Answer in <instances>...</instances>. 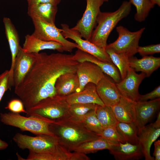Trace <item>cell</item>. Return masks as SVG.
Listing matches in <instances>:
<instances>
[{
    "label": "cell",
    "mask_w": 160,
    "mask_h": 160,
    "mask_svg": "<svg viewBox=\"0 0 160 160\" xmlns=\"http://www.w3.org/2000/svg\"><path fill=\"white\" fill-rule=\"evenodd\" d=\"M104 2H105V1H108V0H103Z\"/></svg>",
    "instance_id": "cell-42"
},
{
    "label": "cell",
    "mask_w": 160,
    "mask_h": 160,
    "mask_svg": "<svg viewBox=\"0 0 160 160\" xmlns=\"http://www.w3.org/2000/svg\"><path fill=\"white\" fill-rule=\"evenodd\" d=\"M160 135V112L158 114L156 121L139 129L138 137L145 160H154L150 153V149L153 143Z\"/></svg>",
    "instance_id": "cell-12"
},
{
    "label": "cell",
    "mask_w": 160,
    "mask_h": 160,
    "mask_svg": "<svg viewBox=\"0 0 160 160\" xmlns=\"http://www.w3.org/2000/svg\"><path fill=\"white\" fill-rule=\"evenodd\" d=\"M5 108L14 113H26L27 112L22 101L17 99H13L9 101Z\"/></svg>",
    "instance_id": "cell-35"
},
{
    "label": "cell",
    "mask_w": 160,
    "mask_h": 160,
    "mask_svg": "<svg viewBox=\"0 0 160 160\" xmlns=\"http://www.w3.org/2000/svg\"><path fill=\"white\" fill-rule=\"evenodd\" d=\"M154 4H157L159 6H160V0H150Z\"/></svg>",
    "instance_id": "cell-41"
},
{
    "label": "cell",
    "mask_w": 160,
    "mask_h": 160,
    "mask_svg": "<svg viewBox=\"0 0 160 160\" xmlns=\"http://www.w3.org/2000/svg\"><path fill=\"white\" fill-rule=\"evenodd\" d=\"M154 149L153 155L155 160H160V140L155 141L154 143Z\"/></svg>",
    "instance_id": "cell-39"
},
{
    "label": "cell",
    "mask_w": 160,
    "mask_h": 160,
    "mask_svg": "<svg viewBox=\"0 0 160 160\" xmlns=\"http://www.w3.org/2000/svg\"><path fill=\"white\" fill-rule=\"evenodd\" d=\"M129 1L136 8V12L134 17L135 20L140 22L145 20L155 5L150 0H129Z\"/></svg>",
    "instance_id": "cell-31"
},
{
    "label": "cell",
    "mask_w": 160,
    "mask_h": 160,
    "mask_svg": "<svg viewBox=\"0 0 160 160\" xmlns=\"http://www.w3.org/2000/svg\"><path fill=\"white\" fill-rule=\"evenodd\" d=\"M11 89L9 71L6 70L0 74V102L5 92Z\"/></svg>",
    "instance_id": "cell-34"
},
{
    "label": "cell",
    "mask_w": 160,
    "mask_h": 160,
    "mask_svg": "<svg viewBox=\"0 0 160 160\" xmlns=\"http://www.w3.org/2000/svg\"><path fill=\"white\" fill-rule=\"evenodd\" d=\"M36 58L34 53L25 52L20 46L13 69V86H18L30 71Z\"/></svg>",
    "instance_id": "cell-14"
},
{
    "label": "cell",
    "mask_w": 160,
    "mask_h": 160,
    "mask_svg": "<svg viewBox=\"0 0 160 160\" xmlns=\"http://www.w3.org/2000/svg\"><path fill=\"white\" fill-rule=\"evenodd\" d=\"M65 96L56 95L40 101L27 111L26 116L49 123L70 117Z\"/></svg>",
    "instance_id": "cell-4"
},
{
    "label": "cell",
    "mask_w": 160,
    "mask_h": 160,
    "mask_svg": "<svg viewBox=\"0 0 160 160\" xmlns=\"http://www.w3.org/2000/svg\"><path fill=\"white\" fill-rule=\"evenodd\" d=\"M118 143L108 140L100 136L98 138L83 143L73 148L72 151L87 154L99 150H110Z\"/></svg>",
    "instance_id": "cell-26"
},
{
    "label": "cell",
    "mask_w": 160,
    "mask_h": 160,
    "mask_svg": "<svg viewBox=\"0 0 160 160\" xmlns=\"http://www.w3.org/2000/svg\"><path fill=\"white\" fill-rule=\"evenodd\" d=\"M73 118L80 122L88 129L98 135L103 129L96 116L95 108L80 117Z\"/></svg>",
    "instance_id": "cell-30"
},
{
    "label": "cell",
    "mask_w": 160,
    "mask_h": 160,
    "mask_svg": "<svg viewBox=\"0 0 160 160\" xmlns=\"http://www.w3.org/2000/svg\"><path fill=\"white\" fill-rule=\"evenodd\" d=\"M129 66L136 72L145 73L146 77L150 76L152 73L160 66V57L145 56L140 59L132 57H130Z\"/></svg>",
    "instance_id": "cell-25"
},
{
    "label": "cell",
    "mask_w": 160,
    "mask_h": 160,
    "mask_svg": "<svg viewBox=\"0 0 160 160\" xmlns=\"http://www.w3.org/2000/svg\"><path fill=\"white\" fill-rule=\"evenodd\" d=\"M73 55L75 59L79 63L87 61L96 65L104 73L111 77L116 83L121 80L120 74L113 63L100 60L94 56L78 49Z\"/></svg>",
    "instance_id": "cell-19"
},
{
    "label": "cell",
    "mask_w": 160,
    "mask_h": 160,
    "mask_svg": "<svg viewBox=\"0 0 160 160\" xmlns=\"http://www.w3.org/2000/svg\"><path fill=\"white\" fill-rule=\"evenodd\" d=\"M61 33L64 37L71 39L77 44V48L88 53L102 61L112 63L105 50L102 49L89 40L83 39L77 32L66 24H61Z\"/></svg>",
    "instance_id": "cell-10"
},
{
    "label": "cell",
    "mask_w": 160,
    "mask_h": 160,
    "mask_svg": "<svg viewBox=\"0 0 160 160\" xmlns=\"http://www.w3.org/2000/svg\"><path fill=\"white\" fill-rule=\"evenodd\" d=\"M57 11V5L56 4L40 3L28 6L27 14L31 18L39 17L49 23L55 24Z\"/></svg>",
    "instance_id": "cell-23"
},
{
    "label": "cell",
    "mask_w": 160,
    "mask_h": 160,
    "mask_svg": "<svg viewBox=\"0 0 160 160\" xmlns=\"http://www.w3.org/2000/svg\"><path fill=\"white\" fill-rule=\"evenodd\" d=\"M34 26L32 34L38 38L46 41H54L62 44L64 51L71 52L77 48V44L65 38L61 33L62 30L57 28L55 24L49 23L37 17L31 18Z\"/></svg>",
    "instance_id": "cell-7"
},
{
    "label": "cell",
    "mask_w": 160,
    "mask_h": 160,
    "mask_svg": "<svg viewBox=\"0 0 160 160\" xmlns=\"http://www.w3.org/2000/svg\"><path fill=\"white\" fill-rule=\"evenodd\" d=\"M160 98V86L156 87L151 92L144 95H140L138 101H147Z\"/></svg>",
    "instance_id": "cell-37"
},
{
    "label": "cell",
    "mask_w": 160,
    "mask_h": 160,
    "mask_svg": "<svg viewBox=\"0 0 160 160\" xmlns=\"http://www.w3.org/2000/svg\"><path fill=\"white\" fill-rule=\"evenodd\" d=\"M116 128L126 142L133 145L139 144V129L135 122L130 123L119 122Z\"/></svg>",
    "instance_id": "cell-28"
},
{
    "label": "cell",
    "mask_w": 160,
    "mask_h": 160,
    "mask_svg": "<svg viewBox=\"0 0 160 160\" xmlns=\"http://www.w3.org/2000/svg\"><path fill=\"white\" fill-rule=\"evenodd\" d=\"M22 48L25 52L38 53L42 50H56L60 52L64 51L63 45L59 43L54 41H46L35 37L32 34H27Z\"/></svg>",
    "instance_id": "cell-20"
},
{
    "label": "cell",
    "mask_w": 160,
    "mask_h": 160,
    "mask_svg": "<svg viewBox=\"0 0 160 160\" xmlns=\"http://www.w3.org/2000/svg\"><path fill=\"white\" fill-rule=\"evenodd\" d=\"M94 103H76L69 105L70 117L77 118L80 117L90 111L95 109L97 105Z\"/></svg>",
    "instance_id": "cell-32"
},
{
    "label": "cell",
    "mask_w": 160,
    "mask_h": 160,
    "mask_svg": "<svg viewBox=\"0 0 160 160\" xmlns=\"http://www.w3.org/2000/svg\"><path fill=\"white\" fill-rule=\"evenodd\" d=\"M13 140L21 149L36 153H55L65 147L56 137L45 134L33 137L17 133Z\"/></svg>",
    "instance_id": "cell-5"
},
{
    "label": "cell",
    "mask_w": 160,
    "mask_h": 160,
    "mask_svg": "<svg viewBox=\"0 0 160 160\" xmlns=\"http://www.w3.org/2000/svg\"><path fill=\"white\" fill-rule=\"evenodd\" d=\"M49 128L60 144L71 151L80 145L100 137L71 117L51 122Z\"/></svg>",
    "instance_id": "cell-2"
},
{
    "label": "cell",
    "mask_w": 160,
    "mask_h": 160,
    "mask_svg": "<svg viewBox=\"0 0 160 160\" xmlns=\"http://www.w3.org/2000/svg\"><path fill=\"white\" fill-rule=\"evenodd\" d=\"M3 22L6 36L8 42L11 54V65L9 71L10 80L11 82H12L14 63L20 46V40L18 33L11 19L7 17H4Z\"/></svg>",
    "instance_id": "cell-21"
},
{
    "label": "cell",
    "mask_w": 160,
    "mask_h": 160,
    "mask_svg": "<svg viewBox=\"0 0 160 160\" xmlns=\"http://www.w3.org/2000/svg\"><path fill=\"white\" fill-rule=\"evenodd\" d=\"M96 89L99 97L107 106L117 104L121 96L116 84L105 76L96 85Z\"/></svg>",
    "instance_id": "cell-16"
},
{
    "label": "cell",
    "mask_w": 160,
    "mask_h": 160,
    "mask_svg": "<svg viewBox=\"0 0 160 160\" xmlns=\"http://www.w3.org/2000/svg\"><path fill=\"white\" fill-rule=\"evenodd\" d=\"M116 160H139L144 157L140 145H133L127 142L118 143L109 150Z\"/></svg>",
    "instance_id": "cell-18"
},
{
    "label": "cell",
    "mask_w": 160,
    "mask_h": 160,
    "mask_svg": "<svg viewBox=\"0 0 160 160\" xmlns=\"http://www.w3.org/2000/svg\"><path fill=\"white\" fill-rule=\"evenodd\" d=\"M28 6L40 3H51L57 5L61 0H26Z\"/></svg>",
    "instance_id": "cell-38"
},
{
    "label": "cell",
    "mask_w": 160,
    "mask_h": 160,
    "mask_svg": "<svg viewBox=\"0 0 160 160\" xmlns=\"http://www.w3.org/2000/svg\"><path fill=\"white\" fill-rule=\"evenodd\" d=\"M137 52L143 57L160 52V44H152L145 46H138Z\"/></svg>",
    "instance_id": "cell-36"
},
{
    "label": "cell",
    "mask_w": 160,
    "mask_h": 160,
    "mask_svg": "<svg viewBox=\"0 0 160 160\" xmlns=\"http://www.w3.org/2000/svg\"><path fill=\"white\" fill-rule=\"evenodd\" d=\"M135 122L139 129L149 122L159 109L160 98L149 101L135 102Z\"/></svg>",
    "instance_id": "cell-15"
},
{
    "label": "cell",
    "mask_w": 160,
    "mask_h": 160,
    "mask_svg": "<svg viewBox=\"0 0 160 160\" xmlns=\"http://www.w3.org/2000/svg\"><path fill=\"white\" fill-rule=\"evenodd\" d=\"M0 120L3 124L28 131L36 135L45 134L55 136L49 128V123L31 117L24 116L19 113H0Z\"/></svg>",
    "instance_id": "cell-6"
},
{
    "label": "cell",
    "mask_w": 160,
    "mask_h": 160,
    "mask_svg": "<svg viewBox=\"0 0 160 160\" xmlns=\"http://www.w3.org/2000/svg\"><path fill=\"white\" fill-rule=\"evenodd\" d=\"M131 4L124 1L116 11L112 12H102L98 14L97 25L93 30L89 40L98 47L105 50L108 38L118 23L127 17L130 12Z\"/></svg>",
    "instance_id": "cell-3"
},
{
    "label": "cell",
    "mask_w": 160,
    "mask_h": 160,
    "mask_svg": "<svg viewBox=\"0 0 160 160\" xmlns=\"http://www.w3.org/2000/svg\"><path fill=\"white\" fill-rule=\"evenodd\" d=\"M86 9L81 18L71 29L78 33L84 39L89 41L96 22L103 0H86Z\"/></svg>",
    "instance_id": "cell-9"
},
{
    "label": "cell",
    "mask_w": 160,
    "mask_h": 160,
    "mask_svg": "<svg viewBox=\"0 0 160 160\" xmlns=\"http://www.w3.org/2000/svg\"><path fill=\"white\" fill-rule=\"evenodd\" d=\"M65 97L69 105L76 103H92L105 105L97 94L96 85L92 83L87 84L80 92L71 93Z\"/></svg>",
    "instance_id": "cell-17"
},
{
    "label": "cell",
    "mask_w": 160,
    "mask_h": 160,
    "mask_svg": "<svg viewBox=\"0 0 160 160\" xmlns=\"http://www.w3.org/2000/svg\"><path fill=\"white\" fill-rule=\"evenodd\" d=\"M98 135L116 143H124L126 142L124 138L118 131L116 127H109L103 129Z\"/></svg>",
    "instance_id": "cell-33"
},
{
    "label": "cell",
    "mask_w": 160,
    "mask_h": 160,
    "mask_svg": "<svg viewBox=\"0 0 160 160\" xmlns=\"http://www.w3.org/2000/svg\"><path fill=\"white\" fill-rule=\"evenodd\" d=\"M95 112L103 129L109 127H116L119 122L110 106L97 105Z\"/></svg>",
    "instance_id": "cell-27"
},
{
    "label": "cell",
    "mask_w": 160,
    "mask_h": 160,
    "mask_svg": "<svg viewBox=\"0 0 160 160\" xmlns=\"http://www.w3.org/2000/svg\"><path fill=\"white\" fill-rule=\"evenodd\" d=\"M8 146V144L6 142L0 139V150L5 149Z\"/></svg>",
    "instance_id": "cell-40"
},
{
    "label": "cell",
    "mask_w": 160,
    "mask_h": 160,
    "mask_svg": "<svg viewBox=\"0 0 160 160\" xmlns=\"http://www.w3.org/2000/svg\"><path fill=\"white\" fill-rule=\"evenodd\" d=\"M135 102L121 96L119 101L111 107L119 122L130 123L135 120Z\"/></svg>",
    "instance_id": "cell-22"
},
{
    "label": "cell",
    "mask_w": 160,
    "mask_h": 160,
    "mask_svg": "<svg viewBox=\"0 0 160 160\" xmlns=\"http://www.w3.org/2000/svg\"><path fill=\"white\" fill-rule=\"evenodd\" d=\"M105 51L108 55L112 62L119 70L121 79L126 76L129 66V57L127 55L115 52L112 49L106 47Z\"/></svg>",
    "instance_id": "cell-29"
},
{
    "label": "cell",
    "mask_w": 160,
    "mask_h": 160,
    "mask_svg": "<svg viewBox=\"0 0 160 160\" xmlns=\"http://www.w3.org/2000/svg\"><path fill=\"white\" fill-rule=\"evenodd\" d=\"M35 60L14 92L26 111L41 100L57 95L55 84L63 74L75 73L79 62L74 55L62 53H34Z\"/></svg>",
    "instance_id": "cell-1"
},
{
    "label": "cell",
    "mask_w": 160,
    "mask_h": 160,
    "mask_svg": "<svg viewBox=\"0 0 160 160\" xmlns=\"http://www.w3.org/2000/svg\"><path fill=\"white\" fill-rule=\"evenodd\" d=\"M145 29L143 27L133 32L122 26H118L116 28L118 38L107 46L117 53L125 55L129 58L133 57L137 53L139 41Z\"/></svg>",
    "instance_id": "cell-8"
},
{
    "label": "cell",
    "mask_w": 160,
    "mask_h": 160,
    "mask_svg": "<svg viewBox=\"0 0 160 160\" xmlns=\"http://www.w3.org/2000/svg\"><path fill=\"white\" fill-rule=\"evenodd\" d=\"M76 73L79 78V86L75 92L82 91L88 83H93L96 85L105 76L97 65L87 61L79 63Z\"/></svg>",
    "instance_id": "cell-13"
},
{
    "label": "cell",
    "mask_w": 160,
    "mask_h": 160,
    "mask_svg": "<svg viewBox=\"0 0 160 160\" xmlns=\"http://www.w3.org/2000/svg\"><path fill=\"white\" fill-rule=\"evenodd\" d=\"M146 77L145 73L138 74L134 69L129 67L126 77L116 84L122 96L136 102L138 101L140 95L138 92L139 86Z\"/></svg>",
    "instance_id": "cell-11"
},
{
    "label": "cell",
    "mask_w": 160,
    "mask_h": 160,
    "mask_svg": "<svg viewBox=\"0 0 160 160\" xmlns=\"http://www.w3.org/2000/svg\"><path fill=\"white\" fill-rule=\"evenodd\" d=\"M79 86V79L76 73H69L62 75L57 78L55 88L57 95L65 96L76 92Z\"/></svg>",
    "instance_id": "cell-24"
}]
</instances>
